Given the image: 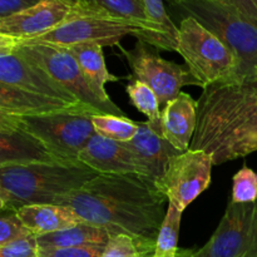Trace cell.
<instances>
[{"label": "cell", "instance_id": "33", "mask_svg": "<svg viewBox=\"0 0 257 257\" xmlns=\"http://www.w3.org/2000/svg\"><path fill=\"white\" fill-rule=\"evenodd\" d=\"M218 2L235 7L257 27V7L253 0H218Z\"/></svg>", "mask_w": 257, "mask_h": 257}, {"label": "cell", "instance_id": "25", "mask_svg": "<svg viewBox=\"0 0 257 257\" xmlns=\"http://www.w3.org/2000/svg\"><path fill=\"white\" fill-rule=\"evenodd\" d=\"M182 213L173 205H168L167 215L161 226L155 246L153 257H177L178 256V235L181 228Z\"/></svg>", "mask_w": 257, "mask_h": 257}, {"label": "cell", "instance_id": "9", "mask_svg": "<svg viewBox=\"0 0 257 257\" xmlns=\"http://www.w3.org/2000/svg\"><path fill=\"white\" fill-rule=\"evenodd\" d=\"M180 253L185 257H257V203L230 201L206 245Z\"/></svg>", "mask_w": 257, "mask_h": 257}, {"label": "cell", "instance_id": "22", "mask_svg": "<svg viewBox=\"0 0 257 257\" xmlns=\"http://www.w3.org/2000/svg\"><path fill=\"white\" fill-rule=\"evenodd\" d=\"M80 3L110 17L147 25L157 37V49L163 50V42L155 25L148 20L143 0H80Z\"/></svg>", "mask_w": 257, "mask_h": 257}, {"label": "cell", "instance_id": "12", "mask_svg": "<svg viewBox=\"0 0 257 257\" xmlns=\"http://www.w3.org/2000/svg\"><path fill=\"white\" fill-rule=\"evenodd\" d=\"M75 5L65 0H44L40 4L0 19V39L20 44L37 39L59 27L72 15Z\"/></svg>", "mask_w": 257, "mask_h": 257}, {"label": "cell", "instance_id": "35", "mask_svg": "<svg viewBox=\"0 0 257 257\" xmlns=\"http://www.w3.org/2000/svg\"><path fill=\"white\" fill-rule=\"evenodd\" d=\"M168 3H170V4H172L173 7H176V5H177V3H178V0H167Z\"/></svg>", "mask_w": 257, "mask_h": 257}, {"label": "cell", "instance_id": "30", "mask_svg": "<svg viewBox=\"0 0 257 257\" xmlns=\"http://www.w3.org/2000/svg\"><path fill=\"white\" fill-rule=\"evenodd\" d=\"M105 246L88 245L74 247H47L38 250V257H102Z\"/></svg>", "mask_w": 257, "mask_h": 257}, {"label": "cell", "instance_id": "4", "mask_svg": "<svg viewBox=\"0 0 257 257\" xmlns=\"http://www.w3.org/2000/svg\"><path fill=\"white\" fill-rule=\"evenodd\" d=\"M93 114H102L87 104L38 115H7L20 130L34 137L59 161L79 162V153L95 135Z\"/></svg>", "mask_w": 257, "mask_h": 257}, {"label": "cell", "instance_id": "19", "mask_svg": "<svg viewBox=\"0 0 257 257\" xmlns=\"http://www.w3.org/2000/svg\"><path fill=\"white\" fill-rule=\"evenodd\" d=\"M35 236L57 232L83 223L72 208L62 205H32L15 212Z\"/></svg>", "mask_w": 257, "mask_h": 257}, {"label": "cell", "instance_id": "5", "mask_svg": "<svg viewBox=\"0 0 257 257\" xmlns=\"http://www.w3.org/2000/svg\"><path fill=\"white\" fill-rule=\"evenodd\" d=\"M125 35H133L138 40H142L157 49V37L150 27L110 17L105 13L98 12L79 3L74 7L72 15L59 27L37 39L25 43H43L63 48H69L82 43H94L102 47H113L119 45L120 40ZM0 43L10 44L4 39H0Z\"/></svg>", "mask_w": 257, "mask_h": 257}, {"label": "cell", "instance_id": "29", "mask_svg": "<svg viewBox=\"0 0 257 257\" xmlns=\"http://www.w3.org/2000/svg\"><path fill=\"white\" fill-rule=\"evenodd\" d=\"M102 257H147L135 240L128 235L110 237Z\"/></svg>", "mask_w": 257, "mask_h": 257}, {"label": "cell", "instance_id": "13", "mask_svg": "<svg viewBox=\"0 0 257 257\" xmlns=\"http://www.w3.org/2000/svg\"><path fill=\"white\" fill-rule=\"evenodd\" d=\"M0 84L12 85L45 97L57 98L72 104H80L72 93L58 84L43 68L17 50L0 53Z\"/></svg>", "mask_w": 257, "mask_h": 257}, {"label": "cell", "instance_id": "11", "mask_svg": "<svg viewBox=\"0 0 257 257\" xmlns=\"http://www.w3.org/2000/svg\"><path fill=\"white\" fill-rule=\"evenodd\" d=\"M212 157L206 151L188 150L172 158L165 175L155 183L170 205L181 212L211 185Z\"/></svg>", "mask_w": 257, "mask_h": 257}, {"label": "cell", "instance_id": "8", "mask_svg": "<svg viewBox=\"0 0 257 257\" xmlns=\"http://www.w3.org/2000/svg\"><path fill=\"white\" fill-rule=\"evenodd\" d=\"M12 50H17L43 68L58 84L72 93L83 104L90 105L105 114L124 115L123 110L115 103L109 104L95 95L83 75L77 59L68 48L43 43H22L15 45L0 43V53Z\"/></svg>", "mask_w": 257, "mask_h": 257}, {"label": "cell", "instance_id": "26", "mask_svg": "<svg viewBox=\"0 0 257 257\" xmlns=\"http://www.w3.org/2000/svg\"><path fill=\"white\" fill-rule=\"evenodd\" d=\"M147 12L148 20L157 29L161 39L163 42V50L176 52L178 40V27L171 20L167 14L163 0H143Z\"/></svg>", "mask_w": 257, "mask_h": 257}, {"label": "cell", "instance_id": "18", "mask_svg": "<svg viewBox=\"0 0 257 257\" xmlns=\"http://www.w3.org/2000/svg\"><path fill=\"white\" fill-rule=\"evenodd\" d=\"M83 104V103H80ZM79 104L64 102L57 98L19 89L12 85L0 84V114L38 115L58 112Z\"/></svg>", "mask_w": 257, "mask_h": 257}, {"label": "cell", "instance_id": "28", "mask_svg": "<svg viewBox=\"0 0 257 257\" xmlns=\"http://www.w3.org/2000/svg\"><path fill=\"white\" fill-rule=\"evenodd\" d=\"M33 235L15 212H3L0 220V246Z\"/></svg>", "mask_w": 257, "mask_h": 257}, {"label": "cell", "instance_id": "2", "mask_svg": "<svg viewBox=\"0 0 257 257\" xmlns=\"http://www.w3.org/2000/svg\"><path fill=\"white\" fill-rule=\"evenodd\" d=\"M190 148L206 151L215 166L257 152V67L203 88Z\"/></svg>", "mask_w": 257, "mask_h": 257}, {"label": "cell", "instance_id": "16", "mask_svg": "<svg viewBox=\"0 0 257 257\" xmlns=\"http://www.w3.org/2000/svg\"><path fill=\"white\" fill-rule=\"evenodd\" d=\"M197 128V100L181 92L162 109V136L181 153L190 150Z\"/></svg>", "mask_w": 257, "mask_h": 257}, {"label": "cell", "instance_id": "21", "mask_svg": "<svg viewBox=\"0 0 257 257\" xmlns=\"http://www.w3.org/2000/svg\"><path fill=\"white\" fill-rule=\"evenodd\" d=\"M38 246L47 247H74V246H107L110 235L107 230L89 223H79L65 230L37 236Z\"/></svg>", "mask_w": 257, "mask_h": 257}, {"label": "cell", "instance_id": "15", "mask_svg": "<svg viewBox=\"0 0 257 257\" xmlns=\"http://www.w3.org/2000/svg\"><path fill=\"white\" fill-rule=\"evenodd\" d=\"M78 160L99 175H138L135 157L127 146L98 133L88 141Z\"/></svg>", "mask_w": 257, "mask_h": 257}, {"label": "cell", "instance_id": "27", "mask_svg": "<svg viewBox=\"0 0 257 257\" xmlns=\"http://www.w3.org/2000/svg\"><path fill=\"white\" fill-rule=\"evenodd\" d=\"M231 201L233 203L257 202V172L246 165L233 176Z\"/></svg>", "mask_w": 257, "mask_h": 257}, {"label": "cell", "instance_id": "20", "mask_svg": "<svg viewBox=\"0 0 257 257\" xmlns=\"http://www.w3.org/2000/svg\"><path fill=\"white\" fill-rule=\"evenodd\" d=\"M68 49L77 59L83 75L95 95L105 103H114L105 92L104 85L109 82H118L119 78L108 72L102 45L94 43H82L72 45Z\"/></svg>", "mask_w": 257, "mask_h": 257}, {"label": "cell", "instance_id": "17", "mask_svg": "<svg viewBox=\"0 0 257 257\" xmlns=\"http://www.w3.org/2000/svg\"><path fill=\"white\" fill-rule=\"evenodd\" d=\"M59 161L34 137L20 130L7 115L0 114V165Z\"/></svg>", "mask_w": 257, "mask_h": 257}, {"label": "cell", "instance_id": "37", "mask_svg": "<svg viewBox=\"0 0 257 257\" xmlns=\"http://www.w3.org/2000/svg\"><path fill=\"white\" fill-rule=\"evenodd\" d=\"M253 3H255V4H256V7H257V0H253Z\"/></svg>", "mask_w": 257, "mask_h": 257}, {"label": "cell", "instance_id": "14", "mask_svg": "<svg viewBox=\"0 0 257 257\" xmlns=\"http://www.w3.org/2000/svg\"><path fill=\"white\" fill-rule=\"evenodd\" d=\"M124 145L135 157L138 175L153 183L165 175L172 158L181 155L163 136L156 133L148 122H138L137 135Z\"/></svg>", "mask_w": 257, "mask_h": 257}, {"label": "cell", "instance_id": "36", "mask_svg": "<svg viewBox=\"0 0 257 257\" xmlns=\"http://www.w3.org/2000/svg\"><path fill=\"white\" fill-rule=\"evenodd\" d=\"M177 257H185V256H182L180 252H178V256H177Z\"/></svg>", "mask_w": 257, "mask_h": 257}, {"label": "cell", "instance_id": "34", "mask_svg": "<svg viewBox=\"0 0 257 257\" xmlns=\"http://www.w3.org/2000/svg\"><path fill=\"white\" fill-rule=\"evenodd\" d=\"M65 2H68L69 4H72V5H77V4H79L80 0H65Z\"/></svg>", "mask_w": 257, "mask_h": 257}, {"label": "cell", "instance_id": "3", "mask_svg": "<svg viewBox=\"0 0 257 257\" xmlns=\"http://www.w3.org/2000/svg\"><path fill=\"white\" fill-rule=\"evenodd\" d=\"M99 173L82 162L40 161L0 165V210L17 212L32 205H55Z\"/></svg>", "mask_w": 257, "mask_h": 257}, {"label": "cell", "instance_id": "32", "mask_svg": "<svg viewBox=\"0 0 257 257\" xmlns=\"http://www.w3.org/2000/svg\"><path fill=\"white\" fill-rule=\"evenodd\" d=\"M44 0H0V19L24 12Z\"/></svg>", "mask_w": 257, "mask_h": 257}, {"label": "cell", "instance_id": "31", "mask_svg": "<svg viewBox=\"0 0 257 257\" xmlns=\"http://www.w3.org/2000/svg\"><path fill=\"white\" fill-rule=\"evenodd\" d=\"M38 250L37 236L30 235L0 246V257H38Z\"/></svg>", "mask_w": 257, "mask_h": 257}, {"label": "cell", "instance_id": "24", "mask_svg": "<svg viewBox=\"0 0 257 257\" xmlns=\"http://www.w3.org/2000/svg\"><path fill=\"white\" fill-rule=\"evenodd\" d=\"M93 125L95 133L117 142L125 143L132 141L138 132V122L130 119L125 115L93 114Z\"/></svg>", "mask_w": 257, "mask_h": 257}, {"label": "cell", "instance_id": "7", "mask_svg": "<svg viewBox=\"0 0 257 257\" xmlns=\"http://www.w3.org/2000/svg\"><path fill=\"white\" fill-rule=\"evenodd\" d=\"M201 88L237 78L240 64L230 48L192 17L178 27L177 50Z\"/></svg>", "mask_w": 257, "mask_h": 257}, {"label": "cell", "instance_id": "1", "mask_svg": "<svg viewBox=\"0 0 257 257\" xmlns=\"http://www.w3.org/2000/svg\"><path fill=\"white\" fill-rule=\"evenodd\" d=\"M167 201L140 175H98L55 205L72 208L83 222L104 228L110 237L131 236L146 256L153 257Z\"/></svg>", "mask_w": 257, "mask_h": 257}, {"label": "cell", "instance_id": "10", "mask_svg": "<svg viewBox=\"0 0 257 257\" xmlns=\"http://www.w3.org/2000/svg\"><path fill=\"white\" fill-rule=\"evenodd\" d=\"M147 43L137 40L132 50L118 45L127 59L133 74L141 82L146 83L157 94L162 105L175 99L186 85H197L200 82L190 73L186 65L165 59L156 50L148 48Z\"/></svg>", "mask_w": 257, "mask_h": 257}, {"label": "cell", "instance_id": "6", "mask_svg": "<svg viewBox=\"0 0 257 257\" xmlns=\"http://www.w3.org/2000/svg\"><path fill=\"white\" fill-rule=\"evenodd\" d=\"M176 7L230 48L240 64L237 78L257 67V27L240 10L218 0H178Z\"/></svg>", "mask_w": 257, "mask_h": 257}, {"label": "cell", "instance_id": "23", "mask_svg": "<svg viewBox=\"0 0 257 257\" xmlns=\"http://www.w3.org/2000/svg\"><path fill=\"white\" fill-rule=\"evenodd\" d=\"M127 94L131 103L148 118V124L158 135L162 136V110L157 94L146 83L136 79L127 85Z\"/></svg>", "mask_w": 257, "mask_h": 257}, {"label": "cell", "instance_id": "38", "mask_svg": "<svg viewBox=\"0 0 257 257\" xmlns=\"http://www.w3.org/2000/svg\"><path fill=\"white\" fill-rule=\"evenodd\" d=\"M256 203H257V202H256Z\"/></svg>", "mask_w": 257, "mask_h": 257}]
</instances>
